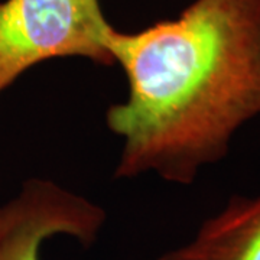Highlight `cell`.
I'll list each match as a JSON object with an SVG mask.
<instances>
[{"instance_id":"1","label":"cell","mask_w":260,"mask_h":260,"mask_svg":"<svg viewBox=\"0 0 260 260\" xmlns=\"http://www.w3.org/2000/svg\"><path fill=\"white\" fill-rule=\"evenodd\" d=\"M107 48L129 84L106 112L123 139L116 178L189 185L260 116V0H194L136 32L113 26Z\"/></svg>"},{"instance_id":"2","label":"cell","mask_w":260,"mask_h":260,"mask_svg":"<svg viewBox=\"0 0 260 260\" xmlns=\"http://www.w3.org/2000/svg\"><path fill=\"white\" fill-rule=\"evenodd\" d=\"M112 29L100 0L0 2V94L49 59L78 56L114 65L107 48Z\"/></svg>"},{"instance_id":"3","label":"cell","mask_w":260,"mask_h":260,"mask_svg":"<svg viewBox=\"0 0 260 260\" xmlns=\"http://www.w3.org/2000/svg\"><path fill=\"white\" fill-rule=\"evenodd\" d=\"M106 221V210L87 197L48 178H29L0 204V260H42L44 243L54 237L90 247Z\"/></svg>"},{"instance_id":"4","label":"cell","mask_w":260,"mask_h":260,"mask_svg":"<svg viewBox=\"0 0 260 260\" xmlns=\"http://www.w3.org/2000/svg\"><path fill=\"white\" fill-rule=\"evenodd\" d=\"M158 260H260V194L232 197L203 221L191 242Z\"/></svg>"}]
</instances>
